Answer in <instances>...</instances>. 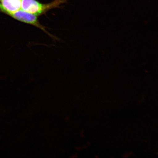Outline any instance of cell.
<instances>
[{
	"label": "cell",
	"instance_id": "2",
	"mask_svg": "<svg viewBox=\"0 0 158 158\" xmlns=\"http://www.w3.org/2000/svg\"><path fill=\"white\" fill-rule=\"evenodd\" d=\"M10 16L18 21L34 26L42 30L50 37L53 38L54 37L53 35L48 33L45 27L40 23L37 15H35L31 14L23 10H19L11 15Z\"/></svg>",
	"mask_w": 158,
	"mask_h": 158
},
{
	"label": "cell",
	"instance_id": "1",
	"mask_svg": "<svg viewBox=\"0 0 158 158\" xmlns=\"http://www.w3.org/2000/svg\"><path fill=\"white\" fill-rule=\"evenodd\" d=\"M68 0H53L47 4L40 3L37 0H22L21 8L24 11L37 15H43L51 9L60 8V6Z\"/></svg>",
	"mask_w": 158,
	"mask_h": 158
},
{
	"label": "cell",
	"instance_id": "3",
	"mask_svg": "<svg viewBox=\"0 0 158 158\" xmlns=\"http://www.w3.org/2000/svg\"><path fill=\"white\" fill-rule=\"evenodd\" d=\"M22 0H0V11L10 15L20 10Z\"/></svg>",
	"mask_w": 158,
	"mask_h": 158
}]
</instances>
